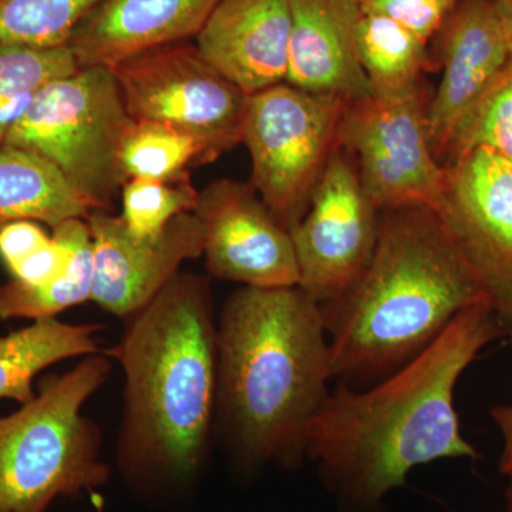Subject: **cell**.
<instances>
[{
	"label": "cell",
	"mask_w": 512,
	"mask_h": 512,
	"mask_svg": "<svg viewBox=\"0 0 512 512\" xmlns=\"http://www.w3.org/2000/svg\"><path fill=\"white\" fill-rule=\"evenodd\" d=\"M291 30L292 0H220L194 43L251 96L285 82Z\"/></svg>",
	"instance_id": "obj_15"
},
{
	"label": "cell",
	"mask_w": 512,
	"mask_h": 512,
	"mask_svg": "<svg viewBox=\"0 0 512 512\" xmlns=\"http://www.w3.org/2000/svg\"><path fill=\"white\" fill-rule=\"evenodd\" d=\"M508 339L512 345V336ZM491 417L503 436V451H501L498 467L504 476H508L512 473V406L494 407L491 409Z\"/></svg>",
	"instance_id": "obj_30"
},
{
	"label": "cell",
	"mask_w": 512,
	"mask_h": 512,
	"mask_svg": "<svg viewBox=\"0 0 512 512\" xmlns=\"http://www.w3.org/2000/svg\"><path fill=\"white\" fill-rule=\"evenodd\" d=\"M101 0H0V43L67 46L79 23Z\"/></svg>",
	"instance_id": "obj_24"
},
{
	"label": "cell",
	"mask_w": 512,
	"mask_h": 512,
	"mask_svg": "<svg viewBox=\"0 0 512 512\" xmlns=\"http://www.w3.org/2000/svg\"><path fill=\"white\" fill-rule=\"evenodd\" d=\"M111 70L131 119L157 121L195 138L205 164L242 143L249 94L215 69L195 43L148 50Z\"/></svg>",
	"instance_id": "obj_8"
},
{
	"label": "cell",
	"mask_w": 512,
	"mask_h": 512,
	"mask_svg": "<svg viewBox=\"0 0 512 512\" xmlns=\"http://www.w3.org/2000/svg\"><path fill=\"white\" fill-rule=\"evenodd\" d=\"M62 229L73 248L69 271L59 281L45 286H28L13 279L0 285V320L56 318L60 313L92 301L94 256L92 235L86 218H73Z\"/></svg>",
	"instance_id": "obj_21"
},
{
	"label": "cell",
	"mask_w": 512,
	"mask_h": 512,
	"mask_svg": "<svg viewBox=\"0 0 512 512\" xmlns=\"http://www.w3.org/2000/svg\"><path fill=\"white\" fill-rule=\"evenodd\" d=\"M52 235L40 227L39 222L20 220L0 227V258L12 268L22 259L28 258L37 249L49 244Z\"/></svg>",
	"instance_id": "obj_29"
},
{
	"label": "cell",
	"mask_w": 512,
	"mask_h": 512,
	"mask_svg": "<svg viewBox=\"0 0 512 512\" xmlns=\"http://www.w3.org/2000/svg\"><path fill=\"white\" fill-rule=\"evenodd\" d=\"M73 248L60 228H53L52 239L28 258L9 268L15 281L28 286H45L59 281L69 271Z\"/></svg>",
	"instance_id": "obj_28"
},
{
	"label": "cell",
	"mask_w": 512,
	"mask_h": 512,
	"mask_svg": "<svg viewBox=\"0 0 512 512\" xmlns=\"http://www.w3.org/2000/svg\"><path fill=\"white\" fill-rule=\"evenodd\" d=\"M491 3L512 37V0H491Z\"/></svg>",
	"instance_id": "obj_31"
},
{
	"label": "cell",
	"mask_w": 512,
	"mask_h": 512,
	"mask_svg": "<svg viewBox=\"0 0 512 512\" xmlns=\"http://www.w3.org/2000/svg\"><path fill=\"white\" fill-rule=\"evenodd\" d=\"M220 0H101L67 46L79 67L113 69L130 57L190 42Z\"/></svg>",
	"instance_id": "obj_16"
},
{
	"label": "cell",
	"mask_w": 512,
	"mask_h": 512,
	"mask_svg": "<svg viewBox=\"0 0 512 512\" xmlns=\"http://www.w3.org/2000/svg\"><path fill=\"white\" fill-rule=\"evenodd\" d=\"M359 15V0H292L285 83L348 104L369 99L372 86L355 46Z\"/></svg>",
	"instance_id": "obj_17"
},
{
	"label": "cell",
	"mask_w": 512,
	"mask_h": 512,
	"mask_svg": "<svg viewBox=\"0 0 512 512\" xmlns=\"http://www.w3.org/2000/svg\"><path fill=\"white\" fill-rule=\"evenodd\" d=\"M133 121L113 70L79 67L37 90L3 146L45 158L92 211H110L127 183L120 153Z\"/></svg>",
	"instance_id": "obj_6"
},
{
	"label": "cell",
	"mask_w": 512,
	"mask_h": 512,
	"mask_svg": "<svg viewBox=\"0 0 512 512\" xmlns=\"http://www.w3.org/2000/svg\"><path fill=\"white\" fill-rule=\"evenodd\" d=\"M86 222L93 242L92 301L123 319L147 305L185 261L204 251V232L194 211L178 215L153 238L131 234L110 211H90Z\"/></svg>",
	"instance_id": "obj_13"
},
{
	"label": "cell",
	"mask_w": 512,
	"mask_h": 512,
	"mask_svg": "<svg viewBox=\"0 0 512 512\" xmlns=\"http://www.w3.org/2000/svg\"><path fill=\"white\" fill-rule=\"evenodd\" d=\"M357 59L373 94L386 96L420 86L429 66L427 42L400 23L360 12L355 26Z\"/></svg>",
	"instance_id": "obj_20"
},
{
	"label": "cell",
	"mask_w": 512,
	"mask_h": 512,
	"mask_svg": "<svg viewBox=\"0 0 512 512\" xmlns=\"http://www.w3.org/2000/svg\"><path fill=\"white\" fill-rule=\"evenodd\" d=\"M512 336V161L477 147L450 158L436 211Z\"/></svg>",
	"instance_id": "obj_10"
},
{
	"label": "cell",
	"mask_w": 512,
	"mask_h": 512,
	"mask_svg": "<svg viewBox=\"0 0 512 512\" xmlns=\"http://www.w3.org/2000/svg\"><path fill=\"white\" fill-rule=\"evenodd\" d=\"M100 329L92 323L47 318L0 336V400L29 402L36 396L33 382L47 367L99 353Z\"/></svg>",
	"instance_id": "obj_18"
},
{
	"label": "cell",
	"mask_w": 512,
	"mask_h": 512,
	"mask_svg": "<svg viewBox=\"0 0 512 512\" xmlns=\"http://www.w3.org/2000/svg\"><path fill=\"white\" fill-rule=\"evenodd\" d=\"M110 370L107 353L83 357L0 417V512H47L56 498L93 493L107 483L101 431L83 409Z\"/></svg>",
	"instance_id": "obj_5"
},
{
	"label": "cell",
	"mask_w": 512,
	"mask_h": 512,
	"mask_svg": "<svg viewBox=\"0 0 512 512\" xmlns=\"http://www.w3.org/2000/svg\"><path fill=\"white\" fill-rule=\"evenodd\" d=\"M477 147L512 161V57L476 106L458 123L448 144L447 161Z\"/></svg>",
	"instance_id": "obj_25"
},
{
	"label": "cell",
	"mask_w": 512,
	"mask_h": 512,
	"mask_svg": "<svg viewBox=\"0 0 512 512\" xmlns=\"http://www.w3.org/2000/svg\"><path fill=\"white\" fill-rule=\"evenodd\" d=\"M460 0H359L360 12L376 13L412 30L424 42L440 32Z\"/></svg>",
	"instance_id": "obj_27"
},
{
	"label": "cell",
	"mask_w": 512,
	"mask_h": 512,
	"mask_svg": "<svg viewBox=\"0 0 512 512\" xmlns=\"http://www.w3.org/2000/svg\"><path fill=\"white\" fill-rule=\"evenodd\" d=\"M505 336L490 303L458 313L439 338L376 386L329 392L306 431V457L340 498L376 507L413 468L480 457L461 436L454 390L478 353Z\"/></svg>",
	"instance_id": "obj_1"
},
{
	"label": "cell",
	"mask_w": 512,
	"mask_h": 512,
	"mask_svg": "<svg viewBox=\"0 0 512 512\" xmlns=\"http://www.w3.org/2000/svg\"><path fill=\"white\" fill-rule=\"evenodd\" d=\"M220 431L242 471L298 467L333 379L322 308L299 286H242L217 320Z\"/></svg>",
	"instance_id": "obj_3"
},
{
	"label": "cell",
	"mask_w": 512,
	"mask_h": 512,
	"mask_svg": "<svg viewBox=\"0 0 512 512\" xmlns=\"http://www.w3.org/2000/svg\"><path fill=\"white\" fill-rule=\"evenodd\" d=\"M121 167L127 181L187 180L188 168L205 164L195 138L157 121L134 120L121 146Z\"/></svg>",
	"instance_id": "obj_23"
},
{
	"label": "cell",
	"mask_w": 512,
	"mask_h": 512,
	"mask_svg": "<svg viewBox=\"0 0 512 512\" xmlns=\"http://www.w3.org/2000/svg\"><path fill=\"white\" fill-rule=\"evenodd\" d=\"M339 144L330 154L308 211L291 229L299 288L320 306L343 298L375 254L380 218Z\"/></svg>",
	"instance_id": "obj_11"
},
{
	"label": "cell",
	"mask_w": 512,
	"mask_h": 512,
	"mask_svg": "<svg viewBox=\"0 0 512 512\" xmlns=\"http://www.w3.org/2000/svg\"><path fill=\"white\" fill-rule=\"evenodd\" d=\"M194 214L202 225V255L212 276L249 288L299 285L291 232L251 184L214 181L198 195Z\"/></svg>",
	"instance_id": "obj_12"
},
{
	"label": "cell",
	"mask_w": 512,
	"mask_h": 512,
	"mask_svg": "<svg viewBox=\"0 0 512 512\" xmlns=\"http://www.w3.org/2000/svg\"><path fill=\"white\" fill-rule=\"evenodd\" d=\"M124 375L117 464L138 493L191 490L204 468L217 410V319L210 285L177 275L126 319L107 352Z\"/></svg>",
	"instance_id": "obj_2"
},
{
	"label": "cell",
	"mask_w": 512,
	"mask_h": 512,
	"mask_svg": "<svg viewBox=\"0 0 512 512\" xmlns=\"http://www.w3.org/2000/svg\"><path fill=\"white\" fill-rule=\"evenodd\" d=\"M348 106L285 82L249 96L242 143L251 156V185L289 232L308 211Z\"/></svg>",
	"instance_id": "obj_7"
},
{
	"label": "cell",
	"mask_w": 512,
	"mask_h": 512,
	"mask_svg": "<svg viewBox=\"0 0 512 512\" xmlns=\"http://www.w3.org/2000/svg\"><path fill=\"white\" fill-rule=\"evenodd\" d=\"M90 211L55 165L22 148L0 147V227L29 220L53 229Z\"/></svg>",
	"instance_id": "obj_19"
},
{
	"label": "cell",
	"mask_w": 512,
	"mask_h": 512,
	"mask_svg": "<svg viewBox=\"0 0 512 512\" xmlns=\"http://www.w3.org/2000/svg\"><path fill=\"white\" fill-rule=\"evenodd\" d=\"M198 195L190 178L175 183L133 178L121 190L120 217L136 237H157L178 215L194 211Z\"/></svg>",
	"instance_id": "obj_26"
},
{
	"label": "cell",
	"mask_w": 512,
	"mask_h": 512,
	"mask_svg": "<svg viewBox=\"0 0 512 512\" xmlns=\"http://www.w3.org/2000/svg\"><path fill=\"white\" fill-rule=\"evenodd\" d=\"M439 33L443 76L427 106V127L440 161L458 123L510 62L512 37L491 0H460Z\"/></svg>",
	"instance_id": "obj_14"
},
{
	"label": "cell",
	"mask_w": 512,
	"mask_h": 512,
	"mask_svg": "<svg viewBox=\"0 0 512 512\" xmlns=\"http://www.w3.org/2000/svg\"><path fill=\"white\" fill-rule=\"evenodd\" d=\"M365 274L343 298L320 306L333 379L393 373L439 338L458 313L488 302L436 212L383 211Z\"/></svg>",
	"instance_id": "obj_4"
},
{
	"label": "cell",
	"mask_w": 512,
	"mask_h": 512,
	"mask_svg": "<svg viewBox=\"0 0 512 512\" xmlns=\"http://www.w3.org/2000/svg\"><path fill=\"white\" fill-rule=\"evenodd\" d=\"M508 477H510V483L505 490V511L512 512V473L508 474Z\"/></svg>",
	"instance_id": "obj_32"
},
{
	"label": "cell",
	"mask_w": 512,
	"mask_h": 512,
	"mask_svg": "<svg viewBox=\"0 0 512 512\" xmlns=\"http://www.w3.org/2000/svg\"><path fill=\"white\" fill-rule=\"evenodd\" d=\"M427 106L420 86L349 104L338 144L356 158L367 197L379 211L440 207L446 165L431 147Z\"/></svg>",
	"instance_id": "obj_9"
},
{
	"label": "cell",
	"mask_w": 512,
	"mask_h": 512,
	"mask_svg": "<svg viewBox=\"0 0 512 512\" xmlns=\"http://www.w3.org/2000/svg\"><path fill=\"white\" fill-rule=\"evenodd\" d=\"M79 69L72 49L0 43V147L40 87Z\"/></svg>",
	"instance_id": "obj_22"
}]
</instances>
